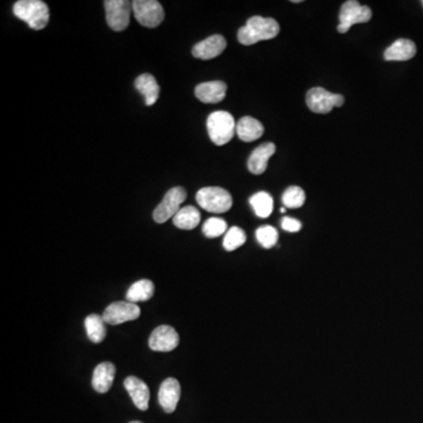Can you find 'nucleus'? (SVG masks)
<instances>
[{"mask_svg": "<svg viewBox=\"0 0 423 423\" xmlns=\"http://www.w3.org/2000/svg\"><path fill=\"white\" fill-rule=\"evenodd\" d=\"M279 32L280 26L275 19L255 15L248 19L246 25L239 30L237 39L242 45L249 46L262 40L273 39Z\"/></svg>", "mask_w": 423, "mask_h": 423, "instance_id": "nucleus-1", "label": "nucleus"}, {"mask_svg": "<svg viewBox=\"0 0 423 423\" xmlns=\"http://www.w3.org/2000/svg\"><path fill=\"white\" fill-rule=\"evenodd\" d=\"M13 13L32 30H43L50 20V10L41 0H19L13 5Z\"/></svg>", "mask_w": 423, "mask_h": 423, "instance_id": "nucleus-2", "label": "nucleus"}, {"mask_svg": "<svg viewBox=\"0 0 423 423\" xmlns=\"http://www.w3.org/2000/svg\"><path fill=\"white\" fill-rule=\"evenodd\" d=\"M207 131L216 146L228 144L237 132L233 115L226 111L213 112L207 119Z\"/></svg>", "mask_w": 423, "mask_h": 423, "instance_id": "nucleus-3", "label": "nucleus"}, {"mask_svg": "<svg viewBox=\"0 0 423 423\" xmlns=\"http://www.w3.org/2000/svg\"><path fill=\"white\" fill-rule=\"evenodd\" d=\"M197 202L204 211L216 214L226 213L233 206L232 195L221 187H204L197 190Z\"/></svg>", "mask_w": 423, "mask_h": 423, "instance_id": "nucleus-4", "label": "nucleus"}, {"mask_svg": "<svg viewBox=\"0 0 423 423\" xmlns=\"http://www.w3.org/2000/svg\"><path fill=\"white\" fill-rule=\"evenodd\" d=\"M133 13L140 25L155 29L165 19V11L157 0H134L132 1Z\"/></svg>", "mask_w": 423, "mask_h": 423, "instance_id": "nucleus-5", "label": "nucleus"}, {"mask_svg": "<svg viewBox=\"0 0 423 423\" xmlns=\"http://www.w3.org/2000/svg\"><path fill=\"white\" fill-rule=\"evenodd\" d=\"M372 10L368 6L360 5L356 0H348L341 8L340 24L337 26L339 33H347L351 26L356 24L370 22L372 19Z\"/></svg>", "mask_w": 423, "mask_h": 423, "instance_id": "nucleus-6", "label": "nucleus"}, {"mask_svg": "<svg viewBox=\"0 0 423 423\" xmlns=\"http://www.w3.org/2000/svg\"><path fill=\"white\" fill-rule=\"evenodd\" d=\"M306 103L314 113L326 115L334 108H341L344 104V97L341 94L330 93L323 87H314L306 96Z\"/></svg>", "mask_w": 423, "mask_h": 423, "instance_id": "nucleus-7", "label": "nucleus"}, {"mask_svg": "<svg viewBox=\"0 0 423 423\" xmlns=\"http://www.w3.org/2000/svg\"><path fill=\"white\" fill-rule=\"evenodd\" d=\"M106 22L113 31L120 32L127 29L133 12L132 3L127 0H106L104 1Z\"/></svg>", "mask_w": 423, "mask_h": 423, "instance_id": "nucleus-8", "label": "nucleus"}, {"mask_svg": "<svg viewBox=\"0 0 423 423\" xmlns=\"http://www.w3.org/2000/svg\"><path fill=\"white\" fill-rule=\"evenodd\" d=\"M186 190L183 187H173L165 194L162 202L153 212V219L155 223H164L171 218H174L176 213L181 209L180 206L186 200Z\"/></svg>", "mask_w": 423, "mask_h": 423, "instance_id": "nucleus-9", "label": "nucleus"}, {"mask_svg": "<svg viewBox=\"0 0 423 423\" xmlns=\"http://www.w3.org/2000/svg\"><path fill=\"white\" fill-rule=\"evenodd\" d=\"M140 316V308L136 304L132 302L118 301L113 302L105 309L103 319L105 323L112 326L120 325V323L133 321Z\"/></svg>", "mask_w": 423, "mask_h": 423, "instance_id": "nucleus-10", "label": "nucleus"}, {"mask_svg": "<svg viewBox=\"0 0 423 423\" xmlns=\"http://www.w3.org/2000/svg\"><path fill=\"white\" fill-rule=\"evenodd\" d=\"M179 341V335L173 327L162 325L152 332L148 340V346L152 351L167 353V351H174L178 347Z\"/></svg>", "mask_w": 423, "mask_h": 423, "instance_id": "nucleus-11", "label": "nucleus"}, {"mask_svg": "<svg viewBox=\"0 0 423 423\" xmlns=\"http://www.w3.org/2000/svg\"><path fill=\"white\" fill-rule=\"evenodd\" d=\"M227 46V41L223 36L214 34L208 37L207 39L197 43L192 50L193 57L202 60H209L213 58L219 57Z\"/></svg>", "mask_w": 423, "mask_h": 423, "instance_id": "nucleus-12", "label": "nucleus"}, {"mask_svg": "<svg viewBox=\"0 0 423 423\" xmlns=\"http://www.w3.org/2000/svg\"><path fill=\"white\" fill-rule=\"evenodd\" d=\"M180 395H181V387L179 381L174 377L166 379L159 389V403L166 412H174L176 405L179 403Z\"/></svg>", "mask_w": 423, "mask_h": 423, "instance_id": "nucleus-13", "label": "nucleus"}, {"mask_svg": "<svg viewBox=\"0 0 423 423\" xmlns=\"http://www.w3.org/2000/svg\"><path fill=\"white\" fill-rule=\"evenodd\" d=\"M126 391H129V396L132 398L133 403L140 410H148L150 402V389L144 381L139 377H129L124 382Z\"/></svg>", "mask_w": 423, "mask_h": 423, "instance_id": "nucleus-14", "label": "nucleus"}, {"mask_svg": "<svg viewBox=\"0 0 423 423\" xmlns=\"http://www.w3.org/2000/svg\"><path fill=\"white\" fill-rule=\"evenodd\" d=\"M227 85L223 82H208L195 87V96L204 104H216L226 97Z\"/></svg>", "mask_w": 423, "mask_h": 423, "instance_id": "nucleus-15", "label": "nucleus"}, {"mask_svg": "<svg viewBox=\"0 0 423 423\" xmlns=\"http://www.w3.org/2000/svg\"><path fill=\"white\" fill-rule=\"evenodd\" d=\"M275 153V145L272 143L262 144L252 152L248 159V169L255 176H260L267 169V164L273 155Z\"/></svg>", "mask_w": 423, "mask_h": 423, "instance_id": "nucleus-16", "label": "nucleus"}, {"mask_svg": "<svg viewBox=\"0 0 423 423\" xmlns=\"http://www.w3.org/2000/svg\"><path fill=\"white\" fill-rule=\"evenodd\" d=\"M115 377V366L112 363H99L93 372L92 387L94 391L104 394L111 389Z\"/></svg>", "mask_w": 423, "mask_h": 423, "instance_id": "nucleus-17", "label": "nucleus"}, {"mask_svg": "<svg viewBox=\"0 0 423 423\" xmlns=\"http://www.w3.org/2000/svg\"><path fill=\"white\" fill-rule=\"evenodd\" d=\"M415 54V44L412 40L398 39L386 50L384 59L388 61H405L412 59Z\"/></svg>", "mask_w": 423, "mask_h": 423, "instance_id": "nucleus-18", "label": "nucleus"}, {"mask_svg": "<svg viewBox=\"0 0 423 423\" xmlns=\"http://www.w3.org/2000/svg\"><path fill=\"white\" fill-rule=\"evenodd\" d=\"M136 90L143 94L145 98V104L152 106L158 101L160 87H159L157 79L150 73H144L138 77L136 80Z\"/></svg>", "mask_w": 423, "mask_h": 423, "instance_id": "nucleus-19", "label": "nucleus"}, {"mask_svg": "<svg viewBox=\"0 0 423 423\" xmlns=\"http://www.w3.org/2000/svg\"><path fill=\"white\" fill-rule=\"evenodd\" d=\"M263 131L261 122L252 117H244L237 124V136L245 143H252L261 138Z\"/></svg>", "mask_w": 423, "mask_h": 423, "instance_id": "nucleus-20", "label": "nucleus"}, {"mask_svg": "<svg viewBox=\"0 0 423 423\" xmlns=\"http://www.w3.org/2000/svg\"><path fill=\"white\" fill-rule=\"evenodd\" d=\"M155 294V284L151 280L144 279L136 281L129 288L126 298L127 301L136 302L148 301Z\"/></svg>", "mask_w": 423, "mask_h": 423, "instance_id": "nucleus-21", "label": "nucleus"}, {"mask_svg": "<svg viewBox=\"0 0 423 423\" xmlns=\"http://www.w3.org/2000/svg\"><path fill=\"white\" fill-rule=\"evenodd\" d=\"M200 213L197 208L193 206H186L176 213L173 218V223L180 230H190L195 228L200 223Z\"/></svg>", "mask_w": 423, "mask_h": 423, "instance_id": "nucleus-22", "label": "nucleus"}, {"mask_svg": "<svg viewBox=\"0 0 423 423\" xmlns=\"http://www.w3.org/2000/svg\"><path fill=\"white\" fill-rule=\"evenodd\" d=\"M103 316L91 314L85 319L87 337L93 344H100L106 337V327Z\"/></svg>", "mask_w": 423, "mask_h": 423, "instance_id": "nucleus-23", "label": "nucleus"}, {"mask_svg": "<svg viewBox=\"0 0 423 423\" xmlns=\"http://www.w3.org/2000/svg\"><path fill=\"white\" fill-rule=\"evenodd\" d=\"M249 204L254 209L255 214L262 219L268 218L272 214L273 207H274L273 197L266 192H259L252 195Z\"/></svg>", "mask_w": 423, "mask_h": 423, "instance_id": "nucleus-24", "label": "nucleus"}, {"mask_svg": "<svg viewBox=\"0 0 423 423\" xmlns=\"http://www.w3.org/2000/svg\"><path fill=\"white\" fill-rule=\"evenodd\" d=\"M306 201L305 190L301 187L291 186L285 190L282 195V202L285 207L287 208H300L304 206Z\"/></svg>", "mask_w": 423, "mask_h": 423, "instance_id": "nucleus-25", "label": "nucleus"}, {"mask_svg": "<svg viewBox=\"0 0 423 423\" xmlns=\"http://www.w3.org/2000/svg\"><path fill=\"white\" fill-rule=\"evenodd\" d=\"M246 242V234L239 227H232L227 230L225 239H223V248L227 252L235 251Z\"/></svg>", "mask_w": 423, "mask_h": 423, "instance_id": "nucleus-26", "label": "nucleus"}, {"mask_svg": "<svg viewBox=\"0 0 423 423\" xmlns=\"http://www.w3.org/2000/svg\"><path fill=\"white\" fill-rule=\"evenodd\" d=\"M256 239L259 244L261 245L262 247L266 249L274 247L278 244L279 234L278 230L272 226H262L256 230Z\"/></svg>", "mask_w": 423, "mask_h": 423, "instance_id": "nucleus-27", "label": "nucleus"}, {"mask_svg": "<svg viewBox=\"0 0 423 423\" xmlns=\"http://www.w3.org/2000/svg\"><path fill=\"white\" fill-rule=\"evenodd\" d=\"M227 230V223L223 219H219V218H211L208 219L202 226V232H204L206 237L209 239L213 237H218L220 235H223Z\"/></svg>", "mask_w": 423, "mask_h": 423, "instance_id": "nucleus-28", "label": "nucleus"}, {"mask_svg": "<svg viewBox=\"0 0 423 423\" xmlns=\"http://www.w3.org/2000/svg\"><path fill=\"white\" fill-rule=\"evenodd\" d=\"M281 226L285 230L291 232V233H297L299 230H301V223L299 220L293 219L289 216H286L284 219L281 220Z\"/></svg>", "mask_w": 423, "mask_h": 423, "instance_id": "nucleus-29", "label": "nucleus"}, {"mask_svg": "<svg viewBox=\"0 0 423 423\" xmlns=\"http://www.w3.org/2000/svg\"><path fill=\"white\" fill-rule=\"evenodd\" d=\"M285 212H286V208H285V207L281 208V213H285Z\"/></svg>", "mask_w": 423, "mask_h": 423, "instance_id": "nucleus-30", "label": "nucleus"}, {"mask_svg": "<svg viewBox=\"0 0 423 423\" xmlns=\"http://www.w3.org/2000/svg\"><path fill=\"white\" fill-rule=\"evenodd\" d=\"M129 423H143V422H139V421H133V422H129Z\"/></svg>", "mask_w": 423, "mask_h": 423, "instance_id": "nucleus-31", "label": "nucleus"}, {"mask_svg": "<svg viewBox=\"0 0 423 423\" xmlns=\"http://www.w3.org/2000/svg\"><path fill=\"white\" fill-rule=\"evenodd\" d=\"M422 4H423V1H422Z\"/></svg>", "mask_w": 423, "mask_h": 423, "instance_id": "nucleus-32", "label": "nucleus"}]
</instances>
